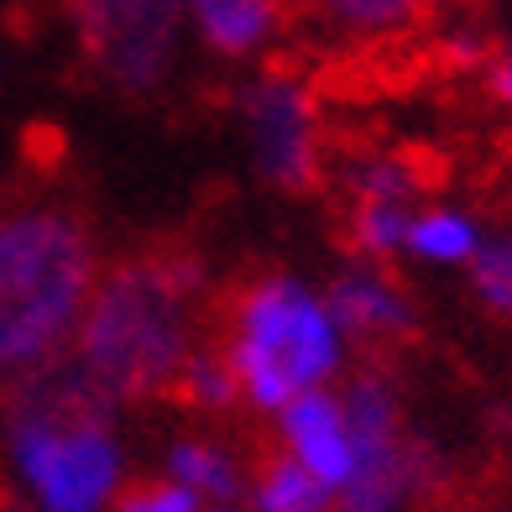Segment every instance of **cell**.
Returning <instances> with one entry per match:
<instances>
[{"mask_svg": "<svg viewBox=\"0 0 512 512\" xmlns=\"http://www.w3.org/2000/svg\"><path fill=\"white\" fill-rule=\"evenodd\" d=\"M204 272L194 256L152 251L100 272L74 335V361L110 403H147L173 392L199 335Z\"/></svg>", "mask_w": 512, "mask_h": 512, "instance_id": "6da1fadb", "label": "cell"}, {"mask_svg": "<svg viewBox=\"0 0 512 512\" xmlns=\"http://www.w3.org/2000/svg\"><path fill=\"white\" fill-rule=\"evenodd\" d=\"M11 460L37 512H105L121 497L115 403L84 377L74 356L32 371L6 403Z\"/></svg>", "mask_w": 512, "mask_h": 512, "instance_id": "7a4b0ae2", "label": "cell"}, {"mask_svg": "<svg viewBox=\"0 0 512 512\" xmlns=\"http://www.w3.org/2000/svg\"><path fill=\"white\" fill-rule=\"evenodd\" d=\"M100 283V251L74 209H21L0 220V377H32L68 356Z\"/></svg>", "mask_w": 512, "mask_h": 512, "instance_id": "3957f363", "label": "cell"}, {"mask_svg": "<svg viewBox=\"0 0 512 512\" xmlns=\"http://www.w3.org/2000/svg\"><path fill=\"white\" fill-rule=\"evenodd\" d=\"M225 361L241 382V398L262 413H283L293 398L330 387L345 361V335L330 304L288 272H267L230 298Z\"/></svg>", "mask_w": 512, "mask_h": 512, "instance_id": "277c9868", "label": "cell"}, {"mask_svg": "<svg viewBox=\"0 0 512 512\" xmlns=\"http://www.w3.org/2000/svg\"><path fill=\"white\" fill-rule=\"evenodd\" d=\"M340 403L356 439V471L340 486L335 512H408V502L434 486L439 460L424 439L403 429V398L392 377L356 371Z\"/></svg>", "mask_w": 512, "mask_h": 512, "instance_id": "5b68a950", "label": "cell"}, {"mask_svg": "<svg viewBox=\"0 0 512 512\" xmlns=\"http://www.w3.org/2000/svg\"><path fill=\"white\" fill-rule=\"evenodd\" d=\"M89 74L115 95H157L178 68L189 11L183 0H68Z\"/></svg>", "mask_w": 512, "mask_h": 512, "instance_id": "8992f818", "label": "cell"}, {"mask_svg": "<svg viewBox=\"0 0 512 512\" xmlns=\"http://www.w3.org/2000/svg\"><path fill=\"white\" fill-rule=\"evenodd\" d=\"M241 121L251 136V162L272 189L283 194H314L324 178V131L319 105L304 79L283 74H256L241 89Z\"/></svg>", "mask_w": 512, "mask_h": 512, "instance_id": "52a82bcc", "label": "cell"}, {"mask_svg": "<svg viewBox=\"0 0 512 512\" xmlns=\"http://www.w3.org/2000/svg\"><path fill=\"white\" fill-rule=\"evenodd\" d=\"M277 429H283V450L340 497V486L356 471V439H351V418H345L340 392L314 387L304 398H293L277 413Z\"/></svg>", "mask_w": 512, "mask_h": 512, "instance_id": "ba28073f", "label": "cell"}, {"mask_svg": "<svg viewBox=\"0 0 512 512\" xmlns=\"http://www.w3.org/2000/svg\"><path fill=\"white\" fill-rule=\"evenodd\" d=\"M340 335H356V340H403L413 335V298L392 283L387 272L377 267H351L335 277V288L324 293Z\"/></svg>", "mask_w": 512, "mask_h": 512, "instance_id": "9c48e42d", "label": "cell"}, {"mask_svg": "<svg viewBox=\"0 0 512 512\" xmlns=\"http://www.w3.org/2000/svg\"><path fill=\"white\" fill-rule=\"evenodd\" d=\"M189 27L220 58H256L267 53L288 27V0H183Z\"/></svg>", "mask_w": 512, "mask_h": 512, "instance_id": "30bf717a", "label": "cell"}, {"mask_svg": "<svg viewBox=\"0 0 512 512\" xmlns=\"http://www.w3.org/2000/svg\"><path fill=\"white\" fill-rule=\"evenodd\" d=\"M481 220L471 209H455V204H429V209H413V225H408V256L429 267H471V256L481 251Z\"/></svg>", "mask_w": 512, "mask_h": 512, "instance_id": "8fae6325", "label": "cell"}, {"mask_svg": "<svg viewBox=\"0 0 512 512\" xmlns=\"http://www.w3.org/2000/svg\"><path fill=\"white\" fill-rule=\"evenodd\" d=\"M251 502L256 512H335V492L324 481H314L288 450H272L256 465Z\"/></svg>", "mask_w": 512, "mask_h": 512, "instance_id": "7c38bea8", "label": "cell"}, {"mask_svg": "<svg viewBox=\"0 0 512 512\" xmlns=\"http://www.w3.org/2000/svg\"><path fill=\"white\" fill-rule=\"evenodd\" d=\"M168 481L189 486V492L204 502H236L241 492V465L230 460L220 445H204V439H183V445L168 450Z\"/></svg>", "mask_w": 512, "mask_h": 512, "instance_id": "4fadbf2b", "label": "cell"}, {"mask_svg": "<svg viewBox=\"0 0 512 512\" xmlns=\"http://www.w3.org/2000/svg\"><path fill=\"white\" fill-rule=\"evenodd\" d=\"M345 189L351 199H392V204H413L418 189H424V173L413 168L398 152H361L345 162Z\"/></svg>", "mask_w": 512, "mask_h": 512, "instance_id": "5bb4252c", "label": "cell"}, {"mask_svg": "<svg viewBox=\"0 0 512 512\" xmlns=\"http://www.w3.org/2000/svg\"><path fill=\"white\" fill-rule=\"evenodd\" d=\"M418 204H392V199H361L351 209V246L371 262H387L408 246V225H413Z\"/></svg>", "mask_w": 512, "mask_h": 512, "instance_id": "9a60e30c", "label": "cell"}, {"mask_svg": "<svg viewBox=\"0 0 512 512\" xmlns=\"http://www.w3.org/2000/svg\"><path fill=\"white\" fill-rule=\"evenodd\" d=\"M319 6L351 37H398L424 16L429 0H319Z\"/></svg>", "mask_w": 512, "mask_h": 512, "instance_id": "2e32d148", "label": "cell"}, {"mask_svg": "<svg viewBox=\"0 0 512 512\" xmlns=\"http://www.w3.org/2000/svg\"><path fill=\"white\" fill-rule=\"evenodd\" d=\"M173 392H178V398L189 403V408H199V413H225L230 403L241 398V382H236V371H230L225 351H220V356L194 351L189 361H183Z\"/></svg>", "mask_w": 512, "mask_h": 512, "instance_id": "e0dca14e", "label": "cell"}, {"mask_svg": "<svg viewBox=\"0 0 512 512\" xmlns=\"http://www.w3.org/2000/svg\"><path fill=\"white\" fill-rule=\"evenodd\" d=\"M465 272H471V288L481 304L512 319V236H486Z\"/></svg>", "mask_w": 512, "mask_h": 512, "instance_id": "ac0fdd59", "label": "cell"}, {"mask_svg": "<svg viewBox=\"0 0 512 512\" xmlns=\"http://www.w3.org/2000/svg\"><path fill=\"white\" fill-rule=\"evenodd\" d=\"M115 512H204V502L189 492V486H178V481H136L126 486L121 497L110 502Z\"/></svg>", "mask_w": 512, "mask_h": 512, "instance_id": "d6986e66", "label": "cell"}, {"mask_svg": "<svg viewBox=\"0 0 512 512\" xmlns=\"http://www.w3.org/2000/svg\"><path fill=\"white\" fill-rule=\"evenodd\" d=\"M492 89H497L502 105H512V42H507V53H502L497 68H492Z\"/></svg>", "mask_w": 512, "mask_h": 512, "instance_id": "ffe728a7", "label": "cell"}, {"mask_svg": "<svg viewBox=\"0 0 512 512\" xmlns=\"http://www.w3.org/2000/svg\"><path fill=\"white\" fill-rule=\"evenodd\" d=\"M215 512H230V507H215Z\"/></svg>", "mask_w": 512, "mask_h": 512, "instance_id": "44dd1931", "label": "cell"}, {"mask_svg": "<svg viewBox=\"0 0 512 512\" xmlns=\"http://www.w3.org/2000/svg\"><path fill=\"white\" fill-rule=\"evenodd\" d=\"M507 236H512V230H507Z\"/></svg>", "mask_w": 512, "mask_h": 512, "instance_id": "7402d4cb", "label": "cell"}]
</instances>
